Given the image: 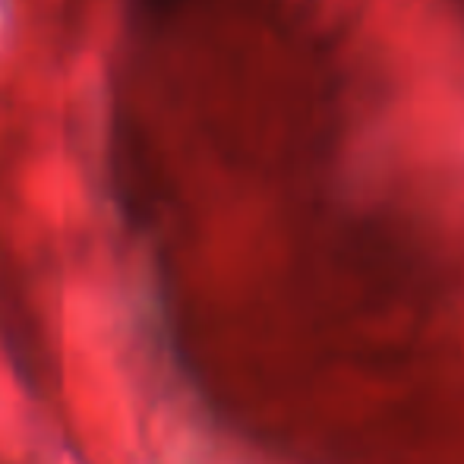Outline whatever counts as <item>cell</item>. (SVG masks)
Instances as JSON below:
<instances>
[{"mask_svg": "<svg viewBox=\"0 0 464 464\" xmlns=\"http://www.w3.org/2000/svg\"><path fill=\"white\" fill-rule=\"evenodd\" d=\"M174 4L178 0H142V6H149V10H171Z\"/></svg>", "mask_w": 464, "mask_h": 464, "instance_id": "obj_1", "label": "cell"}]
</instances>
